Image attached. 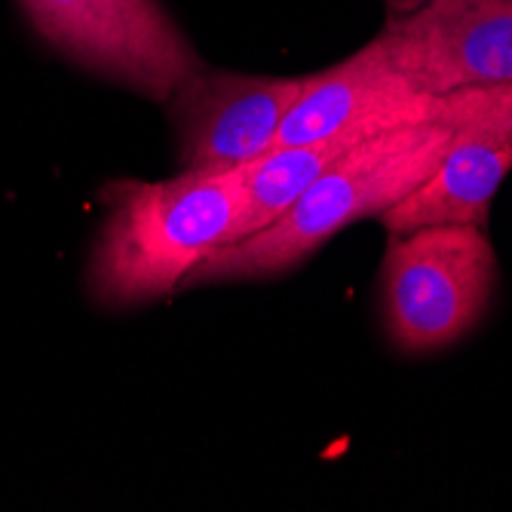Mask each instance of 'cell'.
<instances>
[{
	"label": "cell",
	"instance_id": "cell-1",
	"mask_svg": "<svg viewBox=\"0 0 512 512\" xmlns=\"http://www.w3.org/2000/svg\"><path fill=\"white\" fill-rule=\"evenodd\" d=\"M457 129L451 123L399 126L338 154L319 178L258 234L215 249L191 270L181 289L258 283L283 276L335 240L344 227L381 218L439 166Z\"/></svg>",
	"mask_w": 512,
	"mask_h": 512
},
{
	"label": "cell",
	"instance_id": "cell-2",
	"mask_svg": "<svg viewBox=\"0 0 512 512\" xmlns=\"http://www.w3.org/2000/svg\"><path fill=\"white\" fill-rule=\"evenodd\" d=\"M89 261L92 301L126 310L172 295L197 264L234 240L243 212V178L181 169L163 181H114Z\"/></svg>",
	"mask_w": 512,
	"mask_h": 512
},
{
	"label": "cell",
	"instance_id": "cell-3",
	"mask_svg": "<svg viewBox=\"0 0 512 512\" xmlns=\"http://www.w3.org/2000/svg\"><path fill=\"white\" fill-rule=\"evenodd\" d=\"M497 286L485 227L430 224L390 234L381 261V319L399 353H436L467 338Z\"/></svg>",
	"mask_w": 512,
	"mask_h": 512
},
{
	"label": "cell",
	"instance_id": "cell-4",
	"mask_svg": "<svg viewBox=\"0 0 512 512\" xmlns=\"http://www.w3.org/2000/svg\"><path fill=\"white\" fill-rule=\"evenodd\" d=\"M31 28L74 65L151 102L203 68L200 53L160 0H19Z\"/></svg>",
	"mask_w": 512,
	"mask_h": 512
},
{
	"label": "cell",
	"instance_id": "cell-5",
	"mask_svg": "<svg viewBox=\"0 0 512 512\" xmlns=\"http://www.w3.org/2000/svg\"><path fill=\"white\" fill-rule=\"evenodd\" d=\"M307 77H267L200 68L169 96L178 163L191 172H230L273 148Z\"/></svg>",
	"mask_w": 512,
	"mask_h": 512
},
{
	"label": "cell",
	"instance_id": "cell-6",
	"mask_svg": "<svg viewBox=\"0 0 512 512\" xmlns=\"http://www.w3.org/2000/svg\"><path fill=\"white\" fill-rule=\"evenodd\" d=\"M387 62L417 89H454L512 80V0H430L375 37Z\"/></svg>",
	"mask_w": 512,
	"mask_h": 512
},
{
	"label": "cell",
	"instance_id": "cell-7",
	"mask_svg": "<svg viewBox=\"0 0 512 512\" xmlns=\"http://www.w3.org/2000/svg\"><path fill=\"white\" fill-rule=\"evenodd\" d=\"M439 123V96L411 86L368 40L353 56L307 74L301 96L276 132L273 148L344 138L359 145L399 126Z\"/></svg>",
	"mask_w": 512,
	"mask_h": 512
},
{
	"label": "cell",
	"instance_id": "cell-8",
	"mask_svg": "<svg viewBox=\"0 0 512 512\" xmlns=\"http://www.w3.org/2000/svg\"><path fill=\"white\" fill-rule=\"evenodd\" d=\"M512 172V132L457 129L439 166L378 221L387 234L430 224H476L488 230L491 203Z\"/></svg>",
	"mask_w": 512,
	"mask_h": 512
},
{
	"label": "cell",
	"instance_id": "cell-9",
	"mask_svg": "<svg viewBox=\"0 0 512 512\" xmlns=\"http://www.w3.org/2000/svg\"><path fill=\"white\" fill-rule=\"evenodd\" d=\"M347 148L353 145L344 142V138H325V142L270 148L252 163L240 166L243 212L237 218L230 243L246 240L273 224L279 215H286L289 206L319 178V172Z\"/></svg>",
	"mask_w": 512,
	"mask_h": 512
},
{
	"label": "cell",
	"instance_id": "cell-10",
	"mask_svg": "<svg viewBox=\"0 0 512 512\" xmlns=\"http://www.w3.org/2000/svg\"><path fill=\"white\" fill-rule=\"evenodd\" d=\"M439 123L454 129L512 132V80L467 86L439 96Z\"/></svg>",
	"mask_w": 512,
	"mask_h": 512
},
{
	"label": "cell",
	"instance_id": "cell-11",
	"mask_svg": "<svg viewBox=\"0 0 512 512\" xmlns=\"http://www.w3.org/2000/svg\"><path fill=\"white\" fill-rule=\"evenodd\" d=\"M424 4H430V0H384L387 7V19H405L411 13H417Z\"/></svg>",
	"mask_w": 512,
	"mask_h": 512
}]
</instances>
